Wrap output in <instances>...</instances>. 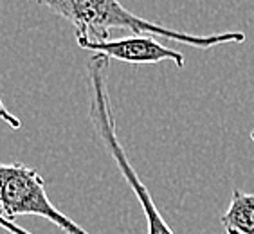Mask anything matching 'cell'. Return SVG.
I'll return each instance as SVG.
<instances>
[{"label":"cell","instance_id":"1","mask_svg":"<svg viewBox=\"0 0 254 234\" xmlns=\"http://www.w3.org/2000/svg\"><path fill=\"white\" fill-rule=\"evenodd\" d=\"M38 5H44L54 15L62 16L74 27L76 42H101L110 40L112 29H128L133 34H148L179 42V44L196 47V49H211L224 44H242L245 34L240 31L229 33L195 36L182 31L168 29L164 25L144 20L127 9L119 0H33Z\"/></svg>","mask_w":254,"mask_h":234},{"label":"cell","instance_id":"2","mask_svg":"<svg viewBox=\"0 0 254 234\" xmlns=\"http://www.w3.org/2000/svg\"><path fill=\"white\" fill-rule=\"evenodd\" d=\"M88 74V114L90 121L94 124V130L101 139L103 146L107 148L110 157L114 159L118 170L128 182L130 189L137 196V200L141 204L142 213L146 216V229L148 234H175L171 231L170 225L164 222L162 215L157 209L150 191L142 180L139 178L137 171L132 168L128 161L127 153L123 150L121 142L118 139V130H116V117H114L112 103H110V94H108V58L103 54H94L88 59L87 65Z\"/></svg>","mask_w":254,"mask_h":234},{"label":"cell","instance_id":"3","mask_svg":"<svg viewBox=\"0 0 254 234\" xmlns=\"http://www.w3.org/2000/svg\"><path fill=\"white\" fill-rule=\"evenodd\" d=\"M0 215L5 220L42 216L65 234H90L51 202L38 171L22 162H0Z\"/></svg>","mask_w":254,"mask_h":234},{"label":"cell","instance_id":"4","mask_svg":"<svg viewBox=\"0 0 254 234\" xmlns=\"http://www.w3.org/2000/svg\"><path fill=\"white\" fill-rule=\"evenodd\" d=\"M78 45L85 51L103 54L108 59H119L125 63L144 65L168 59V61H173L177 68H182L186 65L184 54L162 45L155 36H148V34H133L127 38L101 40V42L87 40V42H78Z\"/></svg>","mask_w":254,"mask_h":234},{"label":"cell","instance_id":"5","mask_svg":"<svg viewBox=\"0 0 254 234\" xmlns=\"http://www.w3.org/2000/svg\"><path fill=\"white\" fill-rule=\"evenodd\" d=\"M225 234H254V195L235 189L229 207L220 216Z\"/></svg>","mask_w":254,"mask_h":234},{"label":"cell","instance_id":"6","mask_svg":"<svg viewBox=\"0 0 254 234\" xmlns=\"http://www.w3.org/2000/svg\"><path fill=\"white\" fill-rule=\"evenodd\" d=\"M0 121H4L5 126H9L11 130H20V128H22V121H20V117L13 116V114L7 110L2 96H0Z\"/></svg>","mask_w":254,"mask_h":234},{"label":"cell","instance_id":"7","mask_svg":"<svg viewBox=\"0 0 254 234\" xmlns=\"http://www.w3.org/2000/svg\"><path fill=\"white\" fill-rule=\"evenodd\" d=\"M0 227H2L4 231H7L9 234H31V233H27L25 229H22V227H18L15 222H11V220H5L2 215H0Z\"/></svg>","mask_w":254,"mask_h":234},{"label":"cell","instance_id":"8","mask_svg":"<svg viewBox=\"0 0 254 234\" xmlns=\"http://www.w3.org/2000/svg\"><path fill=\"white\" fill-rule=\"evenodd\" d=\"M251 141L254 142V130H253V132H251Z\"/></svg>","mask_w":254,"mask_h":234}]
</instances>
